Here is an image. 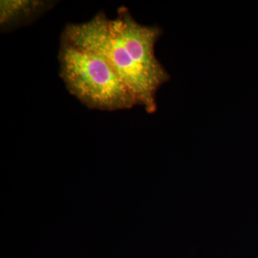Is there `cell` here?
I'll use <instances>...</instances> for the list:
<instances>
[{
	"label": "cell",
	"mask_w": 258,
	"mask_h": 258,
	"mask_svg": "<svg viewBox=\"0 0 258 258\" xmlns=\"http://www.w3.org/2000/svg\"><path fill=\"white\" fill-rule=\"evenodd\" d=\"M161 34L159 27L139 23L122 7L113 20L99 13L86 23L67 25L61 37L102 56L128 88L137 106L153 113L157 111L158 91L171 79L155 54Z\"/></svg>",
	"instance_id": "obj_1"
},
{
	"label": "cell",
	"mask_w": 258,
	"mask_h": 258,
	"mask_svg": "<svg viewBox=\"0 0 258 258\" xmlns=\"http://www.w3.org/2000/svg\"><path fill=\"white\" fill-rule=\"evenodd\" d=\"M58 59L68 91L88 108L113 111L137 106L128 88L102 56L61 37Z\"/></svg>",
	"instance_id": "obj_2"
},
{
	"label": "cell",
	"mask_w": 258,
	"mask_h": 258,
	"mask_svg": "<svg viewBox=\"0 0 258 258\" xmlns=\"http://www.w3.org/2000/svg\"><path fill=\"white\" fill-rule=\"evenodd\" d=\"M48 0H2L0 27L2 32L14 30L36 20L55 6Z\"/></svg>",
	"instance_id": "obj_3"
}]
</instances>
